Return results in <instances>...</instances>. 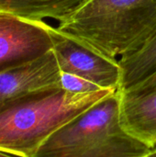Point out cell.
Wrapping results in <instances>:
<instances>
[{
	"mask_svg": "<svg viewBox=\"0 0 156 157\" xmlns=\"http://www.w3.org/2000/svg\"><path fill=\"white\" fill-rule=\"evenodd\" d=\"M52 51L49 25L0 14V73L33 62Z\"/></svg>",
	"mask_w": 156,
	"mask_h": 157,
	"instance_id": "cell-5",
	"label": "cell"
},
{
	"mask_svg": "<svg viewBox=\"0 0 156 157\" xmlns=\"http://www.w3.org/2000/svg\"><path fill=\"white\" fill-rule=\"evenodd\" d=\"M121 78L118 90L126 89L156 72V34L137 52L119 60Z\"/></svg>",
	"mask_w": 156,
	"mask_h": 157,
	"instance_id": "cell-9",
	"label": "cell"
},
{
	"mask_svg": "<svg viewBox=\"0 0 156 157\" xmlns=\"http://www.w3.org/2000/svg\"><path fill=\"white\" fill-rule=\"evenodd\" d=\"M60 85L63 89L76 94L91 93L103 89L98 86H97L96 84L86 79H84L80 76L67 74V73H62V72H61Z\"/></svg>",
	"mask_w": 156,
	"mask_h": 157,
	"instance_id": "cell-10",
	"label": "cell"
},
{
	"mask_svg": "<svg viewBox=\"0 0 156 157\" xmlns=\"http://www.w3.org/2000/svg\"><path fill=\"white\" fill-rule=\"evenodd\" d=\"M152 149L121 126L117 90L53 132L32 157H143Z\"/></svg>",
	"mask_w": 156,
	"mask_h": 157,
	"instance_id": "cell-3",
	"label": "cell"
},
{
	"mask_svg": "<svg viewBox=\"0 0 156 157\" xmlns=\"http://www.w3.org/2000/svg\"><path fill=\"white\" fill-rule=\"evenodd\" d=\"M88 0H0V14L29 20L52 18L63 23Z\"/></svg>",
	"mask_w": 156,
	"mask_h": 157,
	"instance_id": "cell-8",
	"label": "cell"
},
{
	"mask_svg": "<svg viewBox=\"0 0 156 157\" xmlns=\"http://www.w3.org/2000/svg\"><path fill=\"white\" fill-rule=\"evenodd\" d=\"M57 28L117 59L155 35L156 0H88Z\"/></svg>",
	"mask_w": 156,
	"mask_h": 157,
	"instance_id": "cell-2",
	"label": "cell"
},
{
	"mask_svg": "<svg viewBox=\"0 0 156 157\" xmlns=\"http://www.w3.org/2000/svg\"><path fill=\"white\" fill-rule=\"evenodd\" d=\"M143 157H156V147L154 148V149H152L148 154H146Z\"/></svg>",
	"mask_w": 156,
	"mask_h": 157,
	"instance_id": "cell-11",
	"label": "cell"
},
{
	"mask_svg": "<svg viewBox=\"0 0 156 157\" xmlns=\"http://www.w3.org/2000/svg\"><path fill=\"white\" fill-rule=\"evenodd\" d=\"M61 70L52 51L17 68L0 73V105L17 97L61 86Z\"/></svg>",
	"mask_w": 156,
	"mask_h": 157,
	"instance_id": "cell-7",
	"label": "cell"
},
{
	"mask_svg": "<svg viewBox=\"0 0 156 157\" xmlns=\"http://www.w3.org/2000/svg\"><path fill=\"white\" fill-rule=\"evenodd\" d=\"M118 92L120 121L123 129L148 146L155 148L156 72Z\"/></svg>",
	"mask_w": 156,
	"mask_h": 157,
	"instance_id": "cell-6",
	"label": "cell"
},
{
	"mask_svg": "<svg viewBox=\"0 0 156 157\" xmlns=\"http://www.w3.org/2000/svg\"><path fill=\"white\" fill-rule=\"evenodd\" d=\"M115 91L76 94L56 86L4 102L0 105V151L32 157L53 132Z\"/></svg>",
	"mask_w": 156,
	"mask_h": 157,
	"instance_id": "cell-1",
	"label": "cell"
},
{
	"mask_svg": "<svg viewBox=\"0 0 156 157\" xmlns=\"http://www.w3.org/2000/svg\"><path fill=\"white\" fill-rule=\"evenodd\" d=\"M49 32L62 73L80 76L103 89H119L121 67L118 59L58 28L49 25Z\"/></svg>",
	"mask_w": 156,
	"mask_h": 157,
	"instance_id": "cell-4",
	"label": "cell"
},
{
	"mask_svg": "<svg viewBox=\"0 0 156 157\" xmlns=\"http://www.w3.org/2000/svg\"><path fill=\"white\" fill-rule=\"evenodd\" d=\"M0 157H18V156H15V155H10V154H7V153H5V152L0 151Z\"/></svg>",
	"mask_w": 156,
	"mask_h": 157,
	"instance_id": "cell-12",
	"label": "cell"
}]
</instances>
